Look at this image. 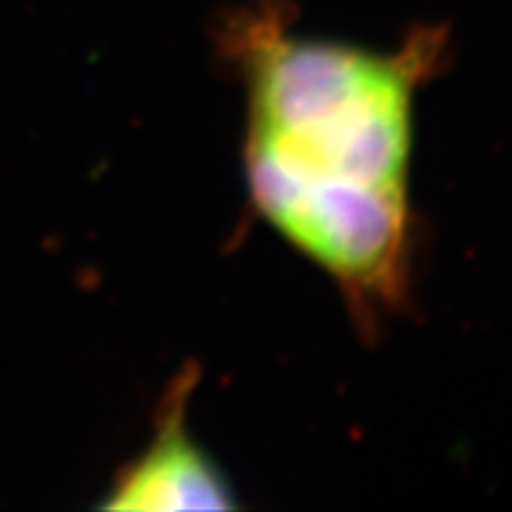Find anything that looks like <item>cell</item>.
Here are the masks:
<instances>
[{"mask_svg":"<svg viewBox=\"0 0 512 512\" xmlns=\"http://www.w3.org/2000/svg\"><path fill=\"white\" fill-rule=\"evenodd\" d=\"M197 375L185 368L166 389L157 411L155 437L114 477L105 510H233L228 477L197 444L188 427V406Z\"/></svg>","mask_w":512,"mask_h":512,"instance_id":"cell-2","label":"cell"},{"mask_svg":"<svg viewBox=\"0 0 512 512\" xmlns=\"http://www.w3.org/2000/svg\"><path fill=\"white\" fill-rule=\"evenodd\" d=\"M221 41L245 86L252 207L375 328L411 290L415 98L444 31L370 50L297 34L283 0H256L226 19Z\"/></svg>","mask_w":512,"mask_h":512,"instance_id":"cell-1","label":"cell"}]
</instances>
